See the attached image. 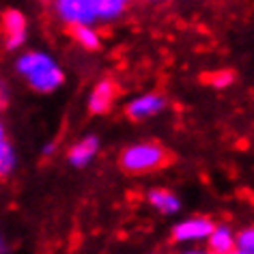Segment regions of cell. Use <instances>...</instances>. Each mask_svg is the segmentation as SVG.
I'll return each instance as SVG.
<instances>
[{"mask_svg":"<svg viewBox=\"0 0 254 254\" xmlns=\"http://www.w3.org/2000/svg\"><path fill=\"white\" fill-rule=\"evenodd\" d=\"M15 71L37 93H54L63 86L65 73L52 56L46 52H24L15 61Z\"/></svg>","mask_w":254,"mask_h":254,"instance_id":"1","label":"cell"},{"mask_svg":"<svg viewBox=\"0 0 254 254\" xmlns=\"http://www.w3.org/2000/svg\"><path fill=\"white\" fill-rule=\"evenodd\" d=\"M170 162V153L157 142H138L127 147L119 157L121 168L127 175H147L164 168Z\"/></svg>","mask_w":254,"mask_h":254,"instance_id":"2","label":"cell"},{"mask_svg":"<svg viewBox=\"0 0 254 254\" xmlns=\"http://www.w3.org/2000/svg\"><path fill=\"white\" fill-rule=\"evenodd\" d=\"M54 11L69 28H93L97 22H104V0H59L54 2Z\"/></svg>","mask_w":254,"mask_h":254,"instance_id":"3","label":"cell"},{"mask_svg":"<svg viewBox=\"0 0 254 254\" xmlns=\"http://www.w3.org/2000/svg\"><path fill=\"white\" fill-rule=\"evenodd\" d=\"M215 224L205 215H192L173 226V241L177 244H202L213 235Z\"/></svg>","mask_w":254,"mask_h":254,"instance_id":"4","label":"cell"},{"mask_svg":"<svg viewBox=\"0 0 254 254\" xmlns=\"http://www.w3.org/2000/svg\"><path fill=\"white\" fill-rule=\"evenodd\" d=\"M26 15L20 9H7L2 15V28H4V48L17 50L26 43Z\"/></svg>","mask_w":254,"mask_h":254,"instance_id":"5","label":"cell"},{"mask_svg":"<svg viewBox=\"0 0 254 254\" xmlns=\"http://www.w3.org/2000/svg\"><path fill=\"white\" fill-rule=\"evenodd\" d=\"M164 108H166V97L160 93H144L140 97L131 99L129 104L125 106V114L127 119L131 121H144L151 119L155 114H160Z\"/></svg>","mask_w":254,"mask_h":254,"instance_id":"6","label":"cell"},{"mask_svg":"<svg viewBox=\"0 0 254 254\" xmlns=\"http://www.w3.org/2000/svg\"><path fill=\"white\" fill-rule=\"evenodd\" d=\"M117 99V84L110 78L99 80L88 95V110L93 114H106Z\"/></svg>","mask_w":254,"mask_h":254,"instance_id":"7","label":"cell"},{"mask_svg":"<svg viewBox=\"0 0 254 254\" xmlns=\"http://www.w3.org/2000/svg\"><path fill=\"white\" fill-rule=\"evenodd\" d=\"M97 151H99V138L86 136V138H82V140H78L71 149L67 151V160L75 168H84V166H88V164L93 162V157L97 155Z\"/></svg>","mask_w":254,"mask_h":254,"instance_id":"8","label":"cell"},{"mask_svg":"<svg viewBox=\"0 0 254 254\" xmlns=\"http://www.w3.org/2000/svg\"><path fill=\"white\" fill-rule=\"evenodd\" d=\"M207 250L211 254H235L237 252V235L231 226L218 224L207 241Z\"/></svg>","mask_w":254,"mask_h":254,"instance_id":"9","label":"cell"},{"mask_svg":"<svg viewBox=\"0 0 254 254\" xmlns=\"http://www.w3.org/2000/svg\"><path fill=\"white\" fill-rule=\"evenodd\" d=\"M147 200H149L151 207L157 209V211L164 213V215H175L181 209V200L177 198V194H173L166 188H153V190H149Z\"/></svg>","mask_w":254,"mask_h":254,"instance_id":"10","label":"cell"},{"mask_svg":"<svg viewBox=\"0 0 254 254\" xmlns=\"http://www.w3.org/2000/svg\"><path fill=\"white\" fill-rule=\"evenodd\" d=\"M73 41L78 43L80 48L88 50V52H97L101 48V35L91 26H80V28H69Z\"/></svg>","mask_w":254,"mask_h":254,"instance_id":"11","label":"cell"},{"mask_svg":"<svg viewBox=\"0 0 254 254\" xmlns=\"http://www.w3.org/2000/svg\"><path fill=\"white\" fill-rule=\"evenodd\" d=\"M15 168V149L9 142L4 127H0V175L7 177Z\"/></svg>","mask_w":254,"mask_h":254,"instance_id":"12","label":"cell"},{"mask_svg":"<svg viewBox=\"0 0 254 254\" xmlns=\"http://www.w3.org/2000/svg\"><path fill=\"white\" fill-rule=\"evenodd\" d=\"M237 252L254 254V226H248L237 233Z\"/></svg>","mask_w":254,"mask_h":254,"instance_id":"13","label":"cell"},{"mask_svg":"<svg viewBox=\"0 0 254 254\" xmlns=\"http://www.w3.org/2000/svg\"><path fill=\"white\" fill-rule=\"evenodd\" d=\"M207 82H209V84H211L213 88H226V86H231L233 82H235V73L228 71V69H222V71H213V73L207 75Z\"/></svg>","mask_w":254,"mask_h":254,"instance_id":"14","label":"cell"},{"mask_svg":"<svg viewBox=\"0 0 254 254\" xmlns=\"http://www.w3.org/2000/svg\"><path fill=\"white\" fill-rule=\"evenodd\" d=\"M177 254H211V252H209L207 248H188V250H181Z\"/></svg>","mask_w":254,"mask_h":254,"instance_id":"15","label":"cell"},{"mask_svg":"<svg viewBox=\"0 0 254 254\" xmlns=\"http://www.w3.org/2000/svg\"><path fill=\"white\" fill-rule=\"evenodd\" d=\"M52 153H54V142H48L43 147V155H52Z\"/></svg>","mask_w":254,"mask_h":254,"instance_id":"16","label":"cell"}]
</instances>
